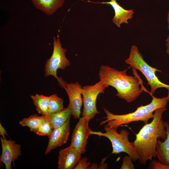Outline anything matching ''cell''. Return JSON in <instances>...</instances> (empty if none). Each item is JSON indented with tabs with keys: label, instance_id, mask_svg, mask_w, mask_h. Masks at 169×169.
<instances>
[{
	"label": "cell",
	"instance_id": "cell-6",
	"mask_svg": "<svg viewBox=\"0 0 169 169\" xmlns=\"http://www.w3.org/2000/svg\"><path fill=\"white\" fill-rule=\"evenodd\" d=\"M53 49L50 57L48 59L45 65L44 75L45 77L52 75L57 80L59 85L64 89L66 82L62 78L57 75V71L59 69H64L70 64L69 61L66 58L65 53L67 50L63 48L59 36L53 37Z\"/></svg>",
	"mask_w": 169,
	"mask_h": 169
},
{
	"label": "cell",
	"instance_id": "cell-22",
	"mask_svg": "<svg viewBox=\"0 0 169 169\" xmlns=\"http://www.w3.org/2000/svg\"><path fill=\"white\" fill-rule=\"evenodd\" d=\"M86 157H81L76 166L74 169H87L90 164V161H87Z\"/></svg>",
	"mask_w": 169,
	"mask_h": 169
},
{
	"label": "cell",
	"instance_id": "cell-28",
	"mask_svg": "<svg viewBox=\"0 0 169 169\" xmlns=\"http://www.w3.org/2000/svg\"><path fill=\"white\" fill-rule=\"evenodd\" d=\"M167 23H168V28L169 30V10L167 14ZM169 36V35L168 36Z\"/></svg>",
	"mask_w": 169,
	"mask_h": 169
},
{
	"label": "cell",
	"instance_id": "cell-4",
	"mask_svg": "<svg viewBox=\"0 0 169 169\" xmlns=\"http://www.w3.org/2000/svg\"><path fill=\"white\" fill-rule=\"evenodd\" d=\"M125 62L133 69L139 70L145 76L147 81L148 84L151 87L150 94L151 95L159 88H166L168 91L166 96L169 101V85L160 81L156 74V71H161L151 66L146 62L136 46L135 45L132 46L129 56Z\"/></svg>",
	"mask_w": 169,
	"mask_h": 169
},
{
	"label": "cell",
	"instance_id": "cell-2",
	"mask_svg": "<svg viewBox=\"0 0 169 169\" xmlns=\"http://www.w3.org/2000/svg\"><path fill=\"white\" fill-rule=\"evenodd\" d=\"M127 70L118 71L109 66L102 65L98 74L100 80L108 87L110 86L115 89L116 96L128 103H131L143 91L139 79L135 76L127 75Z\"/></svg>",
	"mask_w": 169,
	"mask_h": 169
},
{
	"label": "cell",
	"instance_id": "cell-14",
	"mask_svg": "<svg viewBox=\"0 0 169 169\" xmlns=\"http://www.w3.org/2000/svg\"><path fill=\"white\" fill-rule=\"evenodd\" d=\"M35 8L50 16L61 8L65 0H31Z\"/></svg>",
	"mask_w": 169,
	"mask_h": 169
},
{
	"label": "cell",
	"instance_id": "cell-15",
	"mask_svg": "<svg viewBox=\"0 0 169 169\" xmlns=\"http://www.w3.org/2000/svg\"><path fill=\"white\" fill-rule=\"evenodd\" d=\"M164 123L167 137L163 142L158 139L156 147V157L161 162L169 165V124L166 121Z\"/></svg>",
	"mask_w": 169,
	"mask_h": 169
},
{
	"label": "cell",
	"instance_id": "cell-7",
	"mask_svg": "<svg viewBox=\"0 0 169 169\" xmlns=\"http://www.w3.org/2000/svg\"><path fill=\"white\" fill-rule=\"evenodd\" d=\"M108 87V86L100 80L94 85H86L83 87V117L90 121L94 118L96 114L100 113L96 106L97 98L99 94L103 92Z\"/></svg>",
	"mask_w": 169,
	"mask_h": 169
},
{
	"label": "cell",
	"instance_id": "cell-16",
	"mask_svg": "<svg viewBox=\"0 0 169 169\" xmlns=\"http://www.w3.org/2000/svg\"><path fill=\"white\" fill-rule=\"evenodd\" d=\"M71 115V111L68 105L58 112L45 116L53 129L63 125L70 119Z\"/></svg>",
	"mask_w": 169,
	"mask_h": 169
},
{
	"label": "cell",
	"instance_id": "cell-27",
	"mask_svg": "<svg viewBox=\"0 0 169 169\" xmlns=\"http://www.w3.org/2000/svg\"><path fill=\"white\" fill-rule=\"evenodd\" d=\"M88 169H98V165L97 163L95 162H94L92 164L91 166H88Z\"/></svg>",
	"mask_w": 169,
	"mask_h": 169
},
{
	"label": "cell",
	"instance_id": "cell-23",
	"mask_svg": "<svg viewBox=\"0 0 169 169\" xmlns=\"http://www.w3.org/2000/svg\"><path fill=\"white\" fill-rule=\"evenodd\" d=\"M151 167L153 169H169V165L164 164L158 161H151Z\"/></svg>",
	"mask_w": 169,
	"mask_h": 169
},
{
	"label": "cell",
	"instance_id": "cell-25",
	"mask_svg": "<svg viewBox=\"0 0 169 169\" xmlns=\"http://www.w3.org/2000/svg\"><path fill=\"white\" fill-rule=\"evenodd\" d=\"M0 135L3 138H5V135H8L6 130L0 123Z\"/></svg>",
	"mask_w": 169,
	"mask_h": 169
},
{
	"label": "cell",
	"instance_id": "cell-13",
	"mask_svg": "<svg viewBox=\"0 0 169 169\" xmlns=\"http://www.w3.org/2000/svg\"><path fill=\"white\" fill-rule=\"evenodd\" d=\"M88 2L96 3L106 4L110 5L113 8L115 12V15L112 19L113 23L117 27H120L123 23H128V20L131 19L133 16L134 12L133 9L126 10L120 6L116 0H110L109 2Z\"/></svg>",
	"mask_w": 169,
	"mask_h": 169
},
{
	"label": "cell",
	"instance_id": "cell-26",
	"mask_svg": "<svg viewBox=\"0 0 169 169\" xmlns=\"http://www.w3.org/2000/svg\"><path fill=\"white\" fill-rule=\"evenodd\" d=\"M166 52L167 54L169 55V36H168L166 40Z\"/></svg>",
	"mask_w": 169,
	"mask_h": 169
},
{
	"label": "cell",
	"instance_id": "cell-3",
	"mask_svg": "<svg viewBox=\"0 0 169 169\" xmlns=\"http://www.w3.org/2000/svg\"><path fill=\"white\" fill-rule=\"evenodd\" d=\"M152 99L149 104L141 105L134 112L123 115H116L104 108L106 116L103 118L106 120L101 121L100 125L107 123V126L110 127H118L123 125L128 124L132 122L141 121L144 124L148 123L149 120L153 118L154 112L158 109L166 107L169 102L167 96L158 98L152 95Z\"/></svg>",
	"mask_w": 169,
	"mask_h": 169
},
{
	"label": "cell",
	"instance_id": "cell-1",
	"mask_svg": "<svg viewBox=\"0 0 169 169\" xmlns=\"http://www.w3.org/2000/svg\"><path fill=\"white\" fill-rule=\"evenodd\" d=\"M166 107L157 109L154 112L151 121L142 127L136 135L133 142L139 158V163L145 165L147 161L156 157V147L158 140H165L166 138V129L162 115Z\"/></svg>",
	"mask_w": 169,
	"mask_h": 169
},
{
	"label": "cell",
	"instance_id": "cell-9",
	"mask_svg": "<svg viewBox=\"0 0 169 169\" xmlns=\"http://www.w3.org/2000/svg\"><path fill=\"white\" fill-rule=\"evenodd\" d=\"M64 89L68 96L72 115L75 119L79 118L81 109L83 102L82 98V88L78 82L66 83Z\"/></svg>",
	"mask_w": 169,
	"mask_h": 169
},
{
	"label": "cell",
	"instance_id": "cell-12",
	"mask_svg": "<svg viewBox=\"0 0 169 169\" xmlns=\"http://www.w3.org/2000/svg\"><path fill=\"white\" fill-rule=\"evenodd\" d=\"M81 153L71 145L59 151L58 157L59 169H74L81 157Z\"/></svg>",
	"mask_w": 169,
	"mask_h": 169
},
{
	"label": "cell",
	"instance_id": "cell-11",
	"mask_svg": "<svg viewBox=\"0 0 169 169\" xmlns=\"http://www.w3.org/2000/svg\"><path fill=\"white\" fill-rule=\"evenodd\" d=\"M70 120L69 119L62 125L53 129L49 138V142L45 152V154L66 143L70 134Z\"/></svg>",
	"mask_w": 169,
	"mask_h": 169
},
{
	"label": "cell",
	"instance_id": "cell-21",
	"mask_svg": "<svg viewBox=\"0 0 169 169\" xmlns=\"http://www.w3.org/2000/svg\"><path fill=\"white\" fill-rule=\"evenodd\" d=\"M132 158L128 155H125L123 158L122 163L121 169H134L135 166Z\"/></svg>",
	"mask_w": 169,
	"mask_h": 169
},
{
	"label": "cell",
	"instance_id": "cell-18",
	"mask_svg": "<svg viewBox=\"0 0 169 169\" xmlns=\"http://www.w3.org/2000/svg\"><path fill=\"white\" fill-rule=\"evenodd\" d=\"M46 120L45 115L39 116L34 114L20 121L19 124L23 126L28 127L31 131L34 132L38 126Z\"/></svg>",
	"mask_w": 169,
	"mask_h": 169
},
{
	"label": "cell",
	"instance_id": "cell-5",
	"mask_svg": "<svg viewBox=\"0 0 169 169\" xmlns=\"http://www.w3.org/2000/svg\"><path fill=\"white\" fill-rule=\"evenodd\" d=\"M117 128L109 127L105 125L104 127L105 132L94 131L90 130V135L103 136L108 139L112 144V154H117L125 152L132 158L133 161L138 160L139 156L133 142L129 141V131L125 129H122L119 133L117 131Z\"/></svg>",
	"mask_w": 169,
	"mask_h": 169
},
{
	"label": "cell",
	"instance_id": "cell-19",
	"mask_svg": "<svg viewBox=\"0 0 169 169\" xmlns=\"http://www.w3.org/2000/svg\"><path fill=\"white\" fill-rule=\"evenodd\" d=\"M64 108L63 100L62 98L58 97L56 94L50 96L48 115L58 112Z\"/></svg>",
	"mask_w": 169,
	"mask_h": 169
},
{
	"label": "cell",
	"instance_id": "cell-17",
	"mask_svg": "<svg viewBox=\"0 0 169 169\" xmlns=\"http://www.w3.org/2000/svg\"><path fill=\"white\" fill-rule=\"evenodd\" d=\"M31 98L38 113L42 115H48L50 96L36 94L35 95H31Z\"/></svg>",
	"mask_w": 169,
	"mask_h": 169
},
{
	"label": "cell",
	"instance_id": "cell-10",
	"mask_svg": "<svg viewBox=\"0 0 169 169\" xmlns=\"http://www.w3.org/2000/svg\"><path fill=\"white\" fill-rule=\"evenodd\" d=\"M2 149L0 161L3 163L6 169H11L12 162L17 160L21 154V147L15 141L0 137Z\"/></svg>",
	"mask_w": 169,
	"mask_h": 169
},
{
	"label": "cell",
	"instance_id": "cell-8",
	"mask_svg": "<svg viewBox=\"0 0 169 169\" xmlns=\"http://www.w3.org/2000/svg\"><path fill=\"white\" fill-rule=\"evenodd\" d=\"M89 121L86 118L82 117L79 118L73 132L71 145L82 154L85 153L87 141L90 135L88 124Z\"/></svg>",
	"mask_w": 169,
	"mask_h": 169
},
{
	"label": "cell",
	"instance_id": "cell-24",
	"mask_svg": "<svg viewBox=\"0 0 169 169\" xmlns=\"http://www.w3.org/2000/svg\"><path fill=\"white\" fill-rule=\"evenodd\" d=\"M107 157L102 159L101 162L100 164L98 165V169H107L108 165L107 163H105V161Z\"/></svg>",
	"mask_w": 169,
	"mask_h": 169
},
{
	"label": "cell",
	"instance_id": "cell-20",
	"mask_svg": "<svg viewBox=\"0 0 169 169\" xmlns=\"http://www.w3.org/2000/svg\"><path fill=\"white\" fill-rule=\"evenodd\" d=\"M53 130L49 122L47 120L43 122L34 131L36 134L40 136H47L49 138Z\"/></svg>",
	"mask_w": 169,
	"mask_h": 169
}]
</instances>
